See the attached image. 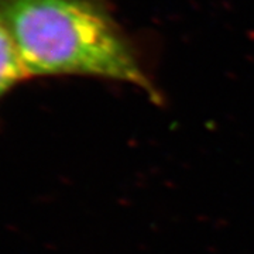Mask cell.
Here are the masks:
<instances>
[{"instance_id":"6da1fadb","label":"cell","mask_w":254,"mask_h":254,"mask_svg":"<svg viewBox=\"0 0 254 254\" xmlns=\"http://www.w3.org/2000/svg\"><path fill=\"white\" fill-rule=\"evenodd\" d=\"M0 23L28 78L96 76L157 98L134 48L99 0H0Z\"/></svg>"},{"instance_id":"7a4b0ae2","label":"cell","mask_w":254,"mask_h":254,"mask_svg":"<svg viewBox=\"0 0 254 254\" xmlns=\"http://www.w3.org/2000/svg\"><path fill=\"white\" fill-rule=\"evenodd\" d=\"M24 79H28L27 71L11 37L0 23V100Z\"/></svg>"}]
</instances>
